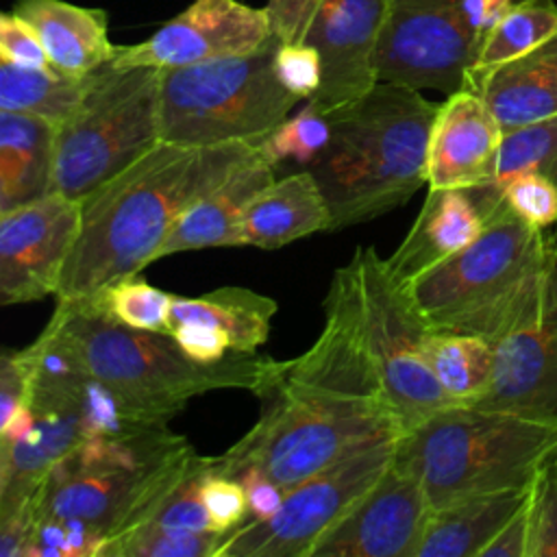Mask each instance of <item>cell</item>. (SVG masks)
Masks as SVG:
<instances>
[{
  "label": "cell",
  "instance_id": "1",
  "mask_svg": "<svg viewBox=\"0 0 557 557\" xmlns=\"http://www.w3.org/2000/svg\"><path fill=\"white\" fill-rule=\"evenodd\" d=\"M259 144L159 141L133 165L81 198V233L57 302H83L100 287L157 261L174 222L220 185Z\"/></svg>",
  "mask_w": 557,
  "mask_h": 557
},
{
  "label": "cell",
  "instance_id": "2",
  "mask_svg": "<svg viewBox=\"0 0 557 557\" xmlns=\"http://www.w3.org/2000/svg\"><path fill=\"white\" fill-rule=\"evenodd\" d=\"M440 104L420 89L379 81L329 115L331 139L307 168L342 231L405 205L424 183L429 137Z\"/></svg>",
  "mask_w": 557,
  "mask_h": 557
},
{
  "label": "cell",
  "instance_id": "3",
  "mask_svg": "<svg viewBox=\"0 0 557 557\" xmlns=\"http://www.w3.org/2000/svg\"><path fill=\"white\" fill-rule=\"evenodd\" d=\"M46 329L72 348L89 374L161 422H170L194 396L213 389H248L265 400L289 370V359L255 352H231L202 363L170 333L128 329L83 305L57 302Z\"/></svg>",
  "mask_w": 557,
  "mask_h": 557
},
{
  "label": "cell",
  "instance_id": "4",
  "mask_svg": "<svg viewBox=\"0 0 557 557\" xmlns=\"http://www.w3.org/2000/svg\"><path fill=\"white\" fill-rule=\"evenodd\" d=\"M550 265V231L524 222L507 202L481 235L409 283L435 331L479 335L490 344L540 305Z\"/></svg>",
  "mask_w": 557,
  "mask_h": 557
},
{
  "label": "cell",
  "instance_id": "5",
  "mask_svg": "<svg viewBox=\"0 0 557 557\" xmlns=\"http://www.w3.org/2000/svg\"><path fill=\"white\" fill-rule=\"evenodd\" d=\"M557 450V422L453 405L403 433L394 463L411 472L433 509L522 487Z\"/></svg>",
  "mask_w": 557,
  "mask_h": 557
},
{
  "label": "cell",
  "instance_id": "6",
  "mask_svg": "<svg viewBox=\"0 0 557 557\" xmlns=\"http://www.w3.org/2000/svg\"><path fill=\"white\" fill-rule=\"evenodd\" d=\"M265 400L257 422L233 446L211 457V472L235 479L244 470H259L289 490L370 442L403 435L387 403L289 381Z\"/></svg>",
  "mask_w": 557,
  "mask_h": 557
},
{
  "label": "cell",
  "instance_id": "7",
  "mask_svg": "<svg viewBox=\"0 0 557 557\" xmlns=\"http://www.w3.org/2000/svg\"><path fill=\"white\" fill-rule=\"evenodd\" d=\"M191 453L194 446L170 426L126 437H85L35 492L37 518L87 527L107 544L135 527Z\"/></svg>",
  "mask_w": 557,
  "mask_h": 557
},
{
  "label": "cell",
  "instance_id": "8",
  "mask_svg": "<svg viewBox=\"0 0 557 557\" xmlns=\"http://www.w3.org/2000/svg\"><path fill=\"white\" fill-rule=\"evenodd\" d=\"M278 37L248 54L161 70V141L187 146L259 144L296 107L276 78Z\"/></svg>",
  "mask_w": 557,
  "mask_h": 557
},
{
  "label": "cell",
  "instance_id": "9",
  "mask_svg": "<svg viewBox=\"0 0 557 557\" xmlns=\"http://www.w3.org/2000/svg\"><path fill=\"white\" fill-rule=\"evenodd\" d=\"M159 67L104 63L74 113L57 126L52 191L85 198L161 141Z\"/></svg>",
  "mask_w": 557,
  "mask_h": 557
},
{
  "label": "cell",
  "instance_id": "10",
  "mask_svg": "<svg viewBox=\"0 0 557 557\" xmlns=\"http://www.w3.org/2000/svg\"><path fill=\"white\" fill-rule=\"evenodd\" d=\"M361 289L370 346L383 389L403 433L416 429L455 403L433 376L424 342L433 326L420 311L407 281L396 276L374 246H359L350 257Z\"/></svg>",
  "mask_w": 557,
  "mask_h": 557
},
{
  "label": "cell",
  "instance_id": "11",
  "mask_svg": "<svg viewBox=\"0 0 557 557\" xmlns=\"http://www.w3.org/2000/svg\"><path fill=\"white\" fill-rule=\"evenodd\" d=\"M398 437L370 442L289 487L278 511L233 531L215 557H311L315 544L389 468Z\"/></svg>",
  "mask_w": 557,
  "mask_h": 557
},
{
  "label": "cell",
  "instance_id": "12",
  "mask_svg": "<svg viewBox=\"0 0 557 557\" xmlns=\"http://www.w3.org/2000/svg\"><path fill=\"white\" fill-rule=\"evenodd\" d=\"M459 0H387L376 50L379 81L446 96L468 89L476 61Z\"/></svg>",
  "mask_w": 557,
  "mask_h": 557
},
{
  "label": "cell",
  "instance_id": "13",
  "mask_svg": "<svg viewBox=\"0 0 557 557\" xmlns=\"http://www.w3.org/2000/svg\"><path fill=\"white\" fill-rule=\"evenodd\" d=\"M322 309L324 324L318 339L307 352L289 359L285 381L342 396L387 403L379 363L370 346L352 259L333 272Z\"/></svg>",
  "mask_w": 557,
  "mask_h": 557
},
{
  "label": "cell",
  "instance_id": "14",
  "mask_svg": "<svg viewBox=\"0 0 557 557\" xmlns=\"http://www.w3.org/2000/svg\"><path fill=\"white\" fill-rule=\"evenodd\" d=\"M470 407L557 422V244L553 233L542 300L520 326L494 342L490 385Z\"/></svg>",
  "mask_w": 557,
  "mask_h": 557
},
{
  "label": "cell",
  "instance_id": "15",
  "mask_svg": "<svg viewBox=\"0 0 557 557\" xmlns=\"http://www.w3.org/2000/svg\"><path fill=\"white\" fill-rule=\"evenodd\" d=\"M81 233V200L48 196L0 213V305L57 296Z\"/></svg>",
  "mask_w": 557,
  "mask_h": 557
},
{
  "label": "cell",
  "instance_id": "16",
  "mask_svg": "<svg viewBox=\"0 0 557 557\" xmlns=\"http://www.w3.org/2000/svg\"><path fill=\"white\" fill-rule=\"evenodd\" d=\"M274 37L265 9L239 0H194L139 44L115 46L120 67H185L248 54Z\"/></svg>",
  "mask_w": 557,
  "mask_h": 557
},
{
  "label": "cell",
  "instance_id": "17",
  "mask_svg": "<svg viewBox=\"0 0 557 557\" xmlns=\"http://www.w3.org/2000/svg\"><path fill=\"white\" fill-rule=\"evenodd\" d=\"M431 511L420 481L392 459L311 557H416Z\"/></svg>",
  "mask_w": 557,
  "mask_h": 557
},
{
  "label": "cell",
  "instance_id": "18",
  "mask_svg": "<svg viewBox=\"0 0 557 557\" xmlns=\"http://www.w3.org/2000/svg\"><path fill=\"white\" fill-rule=\"evenodd\" d=\"M387 0H324L305 41L322 59V85L311 102L331 113L366 96L376 83V50Z\"/></svg>",
  "mask_w": 557,
  "mask_h": 557
},
{
  "label": "cell",
  "instance_id": "19",
  "mask_svg": "<svg viewBox=\"0 0 557 557\" xmlns=\"http://www.w3.org/2000/svg\"><path fill=\"white\" fill-rule=\"evenodd\" d=\"M503 126L474 89L450 94L437 109L429 137V187L470 189L496 174Z\"/></svg>",
  "mask_w": 557,
  "mask_h": 557
},
{
  "label": "cell",
  "instance_id": "20",
  "mask_svg": "<svg viewBox=\"0 0 557 557\" xmlns=\"http://www.w3.org/2000/svg\"><path fill=\"white\" fill-rule=\"evenodd\" d=\"M274 163L257 148L220 185L198 198L174 222L157 252V261L185 250L242 246V222L246 209L276 176Z\"/></svg>",
  "mask_w": 557,
  "mask_h": 557
},
{
  "label": "cell",
  "instance_id": "21",
  "mask_svg": "<svg viewBox=\"0 0 557 557\" xmlns=\"http://www.w3.org/2000/svg\"><path fill=\"white\" fill-rule=\"evenodd\" d=\"M485 220L468 189L429 187L409 233L385 259L396 276L411 283L472 244Z\"/></svg>",
  "mask_w": 557,
  "mask_h": 557
},
{
  "label": "cell",
  "instance_id": "22",
  "mask_svg": "<svg viewBox=\"0 0 557 557\" xmlns=\"http://www.w3.org/2000/svg\"><path fill=\"white\" fill-rule=\"evenodd\" d=\"M35 426L20 440L0 444V511L35 498L48 472L85 437L78 416L50 403H30Z\"/></svg>",
  "mask_w": 557,
  "mask_h": 557
},
{
  "label": "cell",
  "instance_id": "23",
  "mask_svg": "<svg viewBox=\"0 0 557 557\" xmlns=\"http://www.w3.org/2000/svg\"><path fill=\"white\" fill-rule=\"evenodd\" d=\"M13 11L35 28L50 65L63 74L87 76L115 54L117 44L109 39L102 9L65 0H17Z\"/></svg>",
  "mask_w": 557,
  "mask_h": 557
},
{
  "label": "cell",
  "instance_id": "24",
  "mask_svg": "<svg viewBox=\"0 0 557 557\" xmlns=\"http://www.w3.org/2000/svg\"><path fill=\"white\" fill-rule=\"evenodd\" d=\"M331 231L326 198L309 170L274 178L255 196L242 222V246L283 248L300 237Z\"/></svg>",
  "mask_w": 557,
  "mask_h": 557
},
{
  "label": "cell",
  "instance_id": "25",
  "mask_svg": "<svg viewBox=\"0 0 557 557\" xmlns=\"http://www.w3.org/2000/svg\"><path fill=\"white\" fill-rule=\"evenodd\" d=\"M472 89L483 96L503 133L557 115V33L494 67Z\"/></svg>",
  "mask_w": 557,
  "mask_h": 557
},
{
  "label": "cell",
  "instance_id": "26",
  "mask_svg": "<svg viewBox=\"0 0 557 557\" xmlns=\"http://www.w3.org/2000/svg\"><path fill=\"white\" fill-rule=\"evenodd\" d=\"M529 485L459 498L431 511L416 557H481L507 520L520 509Z\"/></svg>",
  "mask_w": 557,
  "mask_h": 557
},
{
  "label": "cell",
  "instance_id": "27",
  "mask_svg": "<svg viewBox=\"0 0 557 557\" xmlns=\"http://www.w3.org/2000/svg\"><path fill=\"white\" fill-rule=\"evenodd\" d=\"M54 137L52 122L0 109V213L52 191Z\"/></svg>",
  "mask_w": 557,
  "mask_h": 557
},
{
  "label": "cell",
  "instance_id": "28",
  "mask_svg": "<svg viewBox=\"0 0 557 557\" xmlns=\"http://www.w3.org/2000/svg\"><path fill=\"white\" fill-rule=\"evenodd\" d=\"M276 309V300L265 294L226 285L202 296H174L170 305V329L181 322L213 324L231 337L233 352L250 355L268 342Z\"/></svg>",
  "mask_w": 557,
  "mask_h": 557
},
{
  "label": "cell",
  "instance_id": "29",
  "mask_svg": "<svg viewBox=\"0 0 557 557\" xmlns=\"http://www.w3.org/2000/svg\"><path fill=\"white\" fill-rule=\"evenodd\" d=\"M527 172L540 174L557 185V115L503 133L494 178L468 189L483 220L505 202L498 189L513 176Z\"/></svg>",
  "mask_w": 557,
  "mask_h": 557
},
{
  "label": "cell",
  "instance_id": "30",
  "mask_svg": "<svg viewBox=\"0 0 557 557\" xmlns=\"http://www.w3.org/2000/svg\"><path fill=\"white\" fill-rule=\"evenodd\" d=\"M87 76H70L52 65L24 67L0 61V109L44 117L59 126L81 104Z\"/></svg>",
  "mask_w": 557,
  "mask_h": 557
},
{
  "label": "cell",
  "instance_id": "31",
  "mask_svg": "<svg viewBox=\"0 0 557 557\" xmlns=\"http://www.w3.org/2000/svg\"><path fill=\"white\" fill-rule=\"evenodd\" d=\"M424 357L437 383L459 405L474 403L490 385L494 344L479 335L433 329L424 342Z\"/></svg>",
  "mask_w": 557,
  "mask_h": 557
},
{
  "label": "cell",
  "instance_id": "32",
  "mask_svg": "<svg viewBox=\"0 0 557 557\" xmlns=\"http://www.w3.org/2000/svg\"><path fill=\"white\" fill-rule=\"evenodd\" d=\"M557 33V4L553 0H529L511 9L483 39L470 72L472 89L494 67L518 59Z\"/></svg>",
  "mask_w": 557,
  "mask_h": 557
},
{
  "label": "cell",
  "instance_id": "33",
  "mask_svg": "<svg viewBox=\"0 0 557 557\" xmlns=\"http://www.w3.org/2000/svg\"><path fill=\"white\" fill-rule=\"evenodd\" d=\"M172 298V294L150 285L137 272L107 283L83 302L67 305H83L94 313L128 329L168 333Z\"/></svg>",
  "mask_w": 557,
  "mask_h": 557
},
{
  "label": "cell",
  "instance_id": "34",
  "mask_svg": "<svg viewBox=\"0 0 557 557\" xmlns=\"http://www.w3.org/2000/svg\"><path fill=\"white\" fill-rule=\"evenodd\" d=\"M228 535L218 531H183L137 527L109 540L100 557H215Z\"/></svg>",
  "mask_w": 557,
  "mask_h": 557
},
{
  "label": "cell",
  "instance_id": "35",
  "mask_svg": "<svg viewBox=\"0 0 557 557\" xmlns=\"http://www.w3.org/2000/svg\"><path fill=\"white\" fill-rule=\"evenodd\" d=\"M331 139V120L307 102L296 115H287L268 137L259 141L261 152L278 165L281 161H296L311 165Z\"/></svg>",
  "mask_w": 557,
  "mask_h": 557
},
{
  "label": "cell",
  "instance_id": "36",
  "mask_svg": "<svg viewBox=\"0 0 557 557\" xmlns=\"http://www.w3.org/2000/svg\"><path fill=\"white\" fill-rule=\"evenodd\" d=\"M527 557H557V450L531 481Z\"/></svg>",
  "mask_w": 557,
  "mask_h": 557
},
{
  "label": "cell",
  "instance_id": "37",
  "mask_svg": "<svg viewBox=\"0 0 557 557\" xmlns=\"http://www.w3.org/2000/svg\"><path fill=\"white\" fill-rule=\"evenodd\" d=\"M498 194L531 226L540 231L557 226V185L548 178L533 172L518 174L507 181Z\"/></svg>",
  "mask_w": 557,
  "mask_h": 557
},
{
  "label": "cell",
  "instance_id": "38",
  "mask_svg": "<svg viewBox=\"0 0 557 557\" xmlns=\"http://www.w3.org/2000/svg\"><path fill=\"white\" fill-rule=\"evenodd\" d=\"M278 83L298 100H309L322 85V59L309 41H278L274 54Z\"/></svg>",
  "mask_w": 557,
  "mask_h": 557
},
{
  "label": "cell",
  "instance_id": "39",
  "mask_svg": "<svg viewBox=\"0 0 557 557\" xmlns=\"http://www.w3.org/2000/svg\"><path fill=\"white\" fill-rule=\"evenodd\" d=\"M202 503L218 533L231 535L248 522V498L237 479L211 472L202 483Z\"/></svg>",
  "mask_w": 557,
  "mask_h": 557
},
{
  "label": "cell",
  "instance_id": "40",
  "mask_svg": "<svg viewBox=\"0 0 557 557\" xmlns=\"http://www.w3.org/2000/svg\"><path fill=\"white\" fill-rule=\"evenodd\" d=\"M0 61L24 67H48L46 48L35 28L15 11L0 15Z\"/></svg>",
  "mask_w": 557,
  "mask_h": 557
},
{
  "label": "cell",
  "instance_id": "41",
  "mask_svg": "<svg viewBox=\"0 0 557 557\" xmlns=\"http://www.w3.org/2000/svg\"><path fill=\"white\" fill-rule=\"evenodd\" d=\"M33 383V366L26 350L4 352L0 359V424L30 405Z\"/></svg>",
  "mask_w": 557,
  "mask_h": 557
},
{
  "label": "cell",
  "instance_id": "42",
  "mask_svg": "<svg viewBox=\"0 0 557 557\" xmlns=\"http://www.w3.org/2000/svg\"><path fill=\"white\" fill-rule=\"evenodd\" d=\"M170 335L189 357L202 363L220 361L233 352L231 337L213 324L181 322L170 329Z\"/></svg>",
  "mask_w": 557,
  "mask_h": 557
},
{
  "label": "cell",
  "instance_id": "43",
  "mask_svg": "<svg viewBox=\"0 0 557 557\" xmlns=\"http://www.w3.org/2000/svg\"><path fill=\"white\" fill-rule=\"evenodd\" d=\"M324 0H268L263 7L274 37L281 41H305Z\"/></svg>",
  "mask_w": 557,
  "mask_h": 557
},
{
  "label": "cell",
  "instance_id": "44",
  "mask_svg": "<svg viewBox=\"0 0 557 557\" xmlns=\"http://www.w3.org/2000/svg\"><path fill=\"white\" fill-rule=\"evenodd\" d=\"M37 522L35 498L0 511V557H24Z\"/></svg>",
  "mask_w": 557,
  "mask_h": 557
},
{
  "label": "cell",
  "instance_id": "45",
  "mask_svg": "<svg viewBox=\"0 0 557 557\" xmlns=\"http://www.w3.org/2000/svg\"><path fill=\"white\" fill-rule=\"evenodd\" d=\"M235 479L242 483L248 498V522L268 520L278 511L287 492L285 487H281L259 470H244Z\"/></svg>",
  "mask_w": 557,
  "mask_h": 557
},
{
  "label": "cell",
  "instance_id": "46",
  "mask_svg": "<svg viewBox=\"0 0 557 557\" xmlns=\"http://www.w3.org/2000/svg\"><path fill=\"white\" fill-rule=\"evenodd\" d=\"M529 0H459L461 20L472 35L476 48H481L487 33L518 4ZM479 54V52H476Z\"/></svg>",
  "mask_w": 557,
  "mask_h": 557
},
{
  "label": "cell",
  "instance_id": "47",
  "mask_svg": "<svg viewBox=\"0 0 557 557\" xmlns=\"http://www.w3.org/2000/svg\"><path fill=\"white\" fill-rule=\"evenodd\" d=\"M531 492V490H529ZM529 548V496L507 520L496 537L483 548L481 557H527Z\"/></svg>",
  "mask_w": 557,
  "mask_h": 557
},
{
  "label": "cell",
  "instance_id": "48",
  "mask_svg": "<svg viewBox=\"0 0 557 557\" xmlns=\"http://www.w3.org/2000/svg\"><path fill=\"white\" fill-rule=\"evenodd\" d=\"M550 233H553V239H555V244H557V226L550 228Z\"/></svg>",
  "mask_w": 557,
  "mask_h": 557
}]
</instances>
